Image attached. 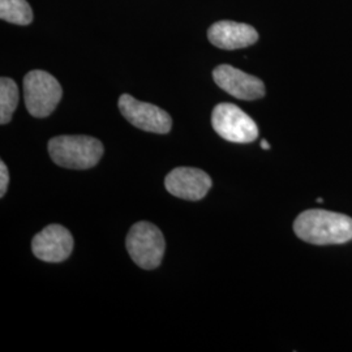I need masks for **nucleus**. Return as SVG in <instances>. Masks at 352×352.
<instances>
[{
    "instance_id": "1",
    "label": "nucleus",
    "mask_w": 352,
    "mask_h": 352,
    "mask_svg": "<svg viewBox=\"0 0 352 352\" xmlns=\"http://www.w3.org/2000/svg\"><path fill=\"white\" fill-rule=\"evenodd\" d=\"M294 231L299 239L309 244H344L352 240V218L322 209H311L295 219Z\"/></svg>"
},
{
    "instance_id": "2",
    "label": "nucleus",
    "mask_w": 352,
    "mask_h": 352,
    "mask_svg": "<svg viewBox=\"0 0 352 352\" xmlns=\"http://www.w3.org/2000/svg\"><path fill=\"white\" fill-rule=\"evenodd\" d=\"M51 160L65 168L88 170L100 162L103 145L90 136H58L50 140Z\"/></svg>"
},
{
    "instance_id": "3",
    "label": "nucleus",
    "mask_w": 352,
    "mask_h": 352,
    "mask_svg": "<svg viewBox=\"0 0 352 352\" xmlns=\"http://www.w3.org/2000/svg\"><path fill=\"white\" fill-rule=\"evenodd\" d=\"M126 250L135 264L145 270L158 267L164 258V234L151 222H138L126 235Z\"/></svg>"
},
{
    "instance_id": "4",
    "label": "nucleus",
    "mask_w": 352,
    "mask_h": 352,
    "mask_svg": "<svg viewBox=\"0 0 352 352\" xmlns=\"http://www.w3.org/2000/svg\"><path fill=\"white\" fill-rule=\"evenodd\" d=\"M63 89L54 76L45 71H30L24 77L26 109L34 118H46L62 100Z\"/></svg>"
},
{
    "instance_id": "5",
    "label": "nucleus",
    "mask_w": 352,
    "mask_h": 352,
    "mask_svg": "<svg viewBox=\"0 0 352 352\" xmlns=\"http://www.w3.org/2000/svg\"><path fill=\"white\" fill-rule=\"evenodd\" d=\"M214 131L230 142L248 144L258 138V128L250 115L232 103H219L212 113Z\"/></svg>"
},
{
    "instance_id": "6",
    "label": "nucleus",
    "mask_w": 352,
    "mask_h": 352,
    "mask_svg": "<svg viewBox=\"0 0 352 352\" xmlns=\"http://www.w3.org/2000/svg\"><path fill=\"white\" fill-rule=\"evenodd\" d=\"M118 104L126 120L139 129L160 135H166L171 131V116L155 104L138 101L129 94L120 96Z\"/></svg>"
},
{
    "instance_id": "7",
    "label": "nucleus",
    "mask_w": 352,
    "mask_h": 352,
    "mask_svg": "<svg viewBox=\"0 0 352 352\" xmlns=\"http://www.w3.org/2000/svg\"><path fill=\"white\" fill-rule=\"evenodd\" d=\"M213 78L219 88L238 100L254 101L265 96L264 82L260 78L232 65H218L213 71Z\"/></svg>"
},
{
    "instance_id": "8",
    "label": "nucleus",
    "mask_w": 352,
    "mask_h": 352,
    "mask_svg": "<svg viewBox=\"0 0 352 352\" xmlns=\"http://www.w3.org/2000/svg\"><path fill=\"white\" fill-rule=\"evenodd\" d=\"M33 254L46 263H63L74 251V236L60 225L45 227L32 241Z\"/></svg>"
},
{
    "instance_id": "9",
    "label": "nucleus",
    "mask_w": 352,
    "mask_h": 352,
    "mask_svg": "<svg viewBox=\"0 0 352 352\" xmlns=\"http://www.w3.org/2000/svg\"><path fill=\"white\" fill-rule=\"evenodd\" d=\"M164 187L175 197L188 201H199L212 188V179L199 168L177 167L166 176Z\"/></svg>"
},
{
    "instance_id": "10",
    "label": "nucleus",
    "mask_w": 352,
    "mask_h": 352,
    "mask_svg": "<svg viewBox=\"0 0 352 352\" xmlns=\"http://www.w3.org/2000/svg\"><path fill=\"white\" fill-rule=\"evenodd\" d=\"M208 38L218 49L238 50L254 45L258 39V33L248 24L223 20L209 28Z\"/></svg>"
},
{
    "instance_id": "11",
    "label": "nucleus",
    "mask_w": 352,
    "mask_h": 352,
    "mask_svg": "<svg viewBox=\"0 0 352 352\" xmlns=\"http://www.w3.org/2000/svg\"><path fill=\"white\" fill-rule=\"evenodd\" d=\"M0 19L16 25H29L33 11L26 0H0Z\"/></svg>"
},
{
    "instance_id": "12",
    "label": "nucleus",
    "mask_w": 352,
    "mask_h": 352,
    "mask_svg": "<svg viewBox=\"0 0 352 352\" xmlns=\"http://www.w3.org/2000/svg\"><path fill=\"white\" fill-rule=\"evenodd\" d=\"M19 104V88L12 78H0V123L4 126L11 122Z\"/></svg>"
},
{
    "instance_id": "13",
    "label": "nucleus",
    "mask_w": 352,
    "mask_h": 352,
    "mask_svg": "<svg viewBox=\"0 0 352 352\" xmlns=\"http://www.w3.org/2000/svg\"><path fill=\"white\" fill-rule=\"evenodd\" d=\"M8 183H10L8 168H7L6 164L1 161L0 162V197H4L7 188H8Z\"/></svg>"
},
{
    "instance_id": "14",
    "label": "nucleus",
    "mask_w": 352,
    "mask_h": 352,
    "mask_svg": "<svg viewBox=\"0 0 352 352\" xmlns=\"http://www.w3.org/2000/svg\"><path fill=\"white\" fill-rule=\"evenodd\" d=\"M261 148L265 149V151H269V149H270V145H269V142H267L266 140L261 141Z\"/></svg>"
},
{
    "instance_id": "15",
    "label": "nucleus",
    "mask_w": 352,
    "mask_h": 352,
    "mask_svg": "<svg viewBox=\"0 0 352 352\" xmlns=\"http://www.w3.org/2000/svg\"><path fill=\"white\" fill-rule=\"evenodd\" d=\"M324 201V200H322V199H321V197H318V199H317V202H322Z\"/></svg>"
}]
</instances>
